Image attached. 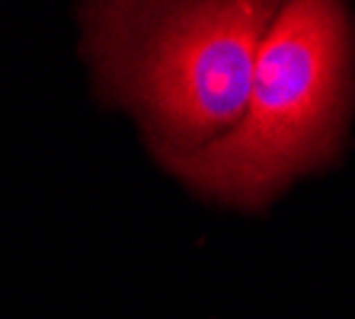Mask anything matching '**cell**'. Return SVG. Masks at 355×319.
I'll use <instances>...</instances> for the list:
<instances>
[{"label":"cell","mask_w":355,"mask_h":319,"mask_svg":"<svg viewBox=\"0 0 355 319\" xmlns=\"http://www.w3.org/2000/svg\"><path fill=\"white\" fill-rule=\"evenodd\" d=\"M279 3H83L96 96L141 122L148 147L189 154L243 118Z\"/></svg>","instance_id":"obj_1"},{"label":"cell","mask_w":355,"mask_h":319,"mask_svg":"<svg viewBox=\"0 0 355 319\" xmlns=\"http://www.w3.org/2000/svg\"><path fill=\"white\" fill-rule=\"evenodd\" d=\"M355 109V23L346 3H282L257 57L247 112L189 154H157L196 195L263 211L295 179L336 163Z\"/></svg>","instance_id":"obj_2"}]
</instances>
